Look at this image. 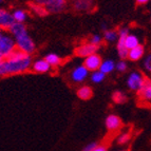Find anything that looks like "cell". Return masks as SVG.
<instances>
[{
    "label": "cell",
    "mask_w": 151,
    "mask_h": 151,
    "mask_svg": "<svg viewBox=\"0 0 151 151\" xmlns=\"http://www.w3.org/2000/svg\"><path fill=\"white\" fill-rule=\"evenodd\" d=\"M144 68L146 71L151 73V53H149L144 58Z\"/></svg>",
    "instance_id": "cell-28"
},
{
    "label": "cell",
    "mask_w": 151,
    "mask_h": 151,
    "mask_svg": "<svg viewBox=\"0 0 151 151\" xmlns=\"http://www.w3.org/2000/svg\"><path fill=\"white\" fill-rule=\"evenodd\" d=\"M95 8L94 0H73L72 9L78 13L92 12Z\"/></svg>",
    "instance_id": "cell-6"
},
{
    "label": "cell",
    "mask_w": 151,
    "mask_h": 151,
    "mask_svg": "<svg viewBox=\"0 0 151 151\" xmlns=\"http://www.w3.org/2000/svg\"><path fill=\"white\" fill-rule=\"evenodd\" d=\"M142 101H151V81L146 78L141 90L137 92Z\"/></svg>",
    "instance_id": "cell-15"
},
{
    "label": "cell",
    "mask_w": 151,
    "mask_h": 151,
    "mask_svg": "<svg viewBox=\"0 0 151 151\" xmlns=\"http://www.w3.org/2000/svg\"><path fill=\"white\" fill-rule=\"evenodd\" d=\"M32 57L16 49L9 57L3 58L0 63V76L21 74L31 69Z\"/></svg>",
    "instance_id": "cell-1"
},
{
    "label": "cell",
    "mask_w": 151,
    "mask_h": 151,
    "mask_svg": "<svg viewBox=\"0 0 151 151\" xmlns=\"http://www.w3.org/2000/svg\"><path fill=\"white\" fill-rule=\"evenodd\" d=\"M16 50V43L8 30L0 29V56L6 58Z\"/></svg>",
    "instance_id": "cell-3"
},
{
    "label": "cell",
    "mask_w": 151,
    "mask_h": 151,
    "mask_svg": "<svg viewBox=\"0 0 151 151\" xmlns=\"http://www.w3.org/2000/svg\"><path fill=\"white\" fill-rule=\"evenodd\" d=\"M104 39L107 42H114L119 39V32L115 30H106L104 31Z\"/></svg>",
    "instance_id": "cell-20"
},
{
    "label": "cell",
    "mask_w": 151,
    "mask_h": 151,
    "mask_svg": "<svg viewBox=\"0 0 151 151\" xmlns=\"http://www.w3.org/2000/svg\"><path fill=\"white\" fill-rule=\"evenodd\" d=\"M150 0H135V2L137 3V4H141V5H143V4H146V3H148Z\"/></svg>",
    "instance_id": "cell-32"
},
{
    "label": "cell",
    "mask_w": 151,
    "mask_h": 151,
    "mask_svg": "<svg viewBox=\"0 0 151 151\" xmlns=\"http://www.w3.org/2000/svg\"><path fill=\"white\" fill-rule=\"evenodd\" d=\"M96 146H97V143H95V142L90 143V144H88L87 146H85V148L83 149V151H93V149L95 148Z\"/></svg>",
    "instance_id": "cell-29"
},
{
    "label": "cell",
    "mask_w": 151,
    "mask_h": 151,
    "mask_svg": "<svg viewBox=\"0 0 151 151\" xmlns=\"http://www.w3.org/2000/svg\"><path fill=\"white\" fill-rule=\"evenodd\" d=\"M15 22L13 18L12 13L4 9L0 8V29L1 30H8L11 28V25Z\"/></svg>",
    "instance_id": "cell-11"
},
{
    "label": "cell",
    "mask_w": 151,
    "mask_h": 151,
    "mask_svg": "<svg viewBox=\"0 0 151 151\" xmlns=\"http://www.w3.org/2000/svg\"><path fill=\"white\" fill-rule=\"evenodd\" d=\"M131 139V134L130 133H122L121 135L117 137V142H119V145H125V144H128Z\"/></svg>",
    "instance_id": "cell-25"
},
{
    "label": "cell",
    "mask_w": 151,
    "mask_h": 151,
    "mask_svg": "<svg viewBox=\"0 0 151 151\" xmlns=\"http://www.w3.org/2000/svg\"><path fill=\"white\" fill-rule=\"evenodd\" d=\"M9 32L11 33V35L13 36L14 40H15L17 50L21 51L25 54H29V55L35 52V42L31 38V36L29 35L24 23L14 22L11 25V28L9 29Z\"/></svg>",
    "instance_id": "cell-2"
},
{
    "label": "cell",
    "mask_w": 151,
    "mask_h": 151,
    "mask_svg": "<svg viewBox=\"0 0 151 151\" xmlns=\"http://www.w3.org/2000/svg\"><path fill=\"white\" fill-rule=\"evenodd\" d=\"M3 1H4V0H0V3H2Z\"/></svg>",
    "instance_id": "cell-34"
},
{
    "label": "cell",
    "mask_w": 151,
    "mask_h": 151,
    "mask_svg": "<svg viewBox=\"0 0 151 151\" xmlns=\"http://www.w3.org/2000/svg\"><path fill=\"white\" fill-rule=\"evenodd\" d=\"M103 40H104V38L101 37V36H99V35H93V36H91L89 42L92 43L93 45H96V47H99V45H101V43H103Z\"/></svg>",
    "instance_id": "cell-26"
},
{
    "label": "cell",
    "mask_w": 151,
    "mask_h": 151,
    "mask_svg": "<svg viewBox=\"0 0 151 151\" xmlns=\"http://www.w3.org/2000/svg\"><path fill=\"white\" fill-rule=\"evenodd\" d=\"M77 96L83 101H88L93 96V90L89 86H81V88L77 90Z\"/></svg>",
    "instance_id": "cell-16"
},
{
    "label": "cell",
    "mask_w": 151,
    "mask_h": 151,
    "mask_svg": "<svg viewBox=\"0 0 151 151\" xmlns=\"http://www.w3.org/2000/svg\"><path fill=\"white\" fill-rule=\"evenodd\" d=\"M31 69H32V71L36 72V73L43 74V73L50 72L52 67H51V65L45 60V58H43V59H37V60H35L34 63H32Z\"/></svg>",
    "instance_id": "cell-13"
},
{
    "label": "cell",
    "mask_w": 151,
    "mask_h": 151,
    "mask_svg": "<svg viewBox=\"0 0 151 151\" xmlns=\"http://www.w3.org/2000/svg\"><path fill=\"white\" fill-rule=\"evenodd\" d=\"M65 8H67V0H51L50 3L45 6L48 14H58L65 11Z\"/></svg>",
    "instance_id": "cell-10"
},
{
    "label": "cell",
    "mask_w": 151,
    "mask_h": 151,
    "mask_svg": "<svg viewBox=\"0 0 151 151\" xmlns=\"http://www.w3.org/2000/svg\"><path fill=\"white\" fill-rule=\"evenodd\" d=\"M30 9H31V11L35 14V15L40 16V17H45V16L48 15V12H47V10L43 8L42 5H39V4H37V3H34V2L31 3Z\"/></svg>",
    "instance_id": "cell-21"
},
{
    "label": "cell",
    "mask_w": 151,
    "mask_h": 151,
    "mask_svg": "<svg viewBox=\"0 0 151 151\" xmlns=\"http://www.w3.org/2000/svg\"><path fill=\"white\" fill-rule=\"evenodd\" d=\"M119 151H128V150H119Z\"/></svg>",
    "instance_id": "cell-35"
},
{
    "label": "cell",
    "mask_w": 151,
    "mask_h": 151,
    "mask_svg": "<svg viewBox=\"0 0 151 151\" xmlns=\"http://www.w3.org/2000/svg\"><path fill=\"white\" fill-rule=\"evenodd\" d=\"M93 151H108V148H107L105 145H97V146L93 149Z\"/></svg>",
    "instance_id": "cell-31"
},
{
    "label": "cell",
    "mask_w": 151,
    "mask_h": 151,
    "mask_svg": "<svg viewBox=\"0 0 151 151\" xmlns=\"http://www.w3.org/2000/svg\"><path fill=\"white\" fill-rule=\"evenodd\" d=\"M129 34V30L127 28H122L119 31V39H117V53L122 59H126L128 56V50L125 47V38Z\"/></svg>",
    "instance_id": "cell-5"
},
{
    "label": "cell",
    "mask_w": 151,
    "mask_h": 151,
    "mask_svg": "<svg viewBox=\"0 0 151 151\" xmlns=\"http://www.w3.org/2000/svg\"><path fill=\"white\" fill-rule=\"evenodd\" d=\"M2 59H3V58L1 57V56H0V63H1V61H2Z\"/></svg>",
    "instance_id": "cell-33"
},
{
    "label": "cell",
    "mask_w": 151,
    "mask_h": 151,
    "mask_svg": "<svg viewBox=\"0 0 151 151\" xmlns=\"http://www.w3.org/2000/svg\"><path fill=\"white\" fill-rule=\"evenodd\" d=\"M12 15H13V18H14V21H15V22L23 23L27 19H28V14H27V12L23 10H20V9L14 11V12L12 13Z\"/></svg>",
    "instance_id": "cell-19"
},
{
    "label": "cell",
    "mask_w": 151,
    "mask_h": 151,
    "mask_svg": "<svg viewBox=\"0 0 151 151\" xmlns=\"http://www.w3.org/2000/svg\"><path fill=\"white\" fill-rule=\"evenodd\" d=\"M98 47L96 45H93L92 43L88 42L86 43H83V45H78L77 48L75 49V55H77L78 57H83L86 58L88 56L92 55V54L96 53V51H97Z\"/></svg>",
    "instance_id": "cell-8"
},
{
    "label": "cell",
    "mask_w": 151,
    "mask_h": 151,
    "mask_svg": "<svg viewBox=\"0 0 151 151\" xmlns=\"http://www.w3.org/2000/svg\"><path fill=\"white\" fill-rule=\"evenodd\" d=\"M105 78H106V74H104L103 72L99 70L94 71V72H92V74H91V81L95 83H101V81H105Z\"/></svg>",
    "instance_id": "cell-23"
},
{
    "label": "cell",
    "mask_w": 151,
    "mask_h": 151,
    "mask_svg": "<svg viewBox=\"0 0 151 151\" xmlns=\"http://www.w3.org/2000/svg\"><path fill=\"white\" fill-rule=\"evenodd\" d=\"M115 70V63L111 59H107V60L101 61V65L99 67V71H101L104 74H109L111 72H113Z\"/></svg>",
    "instance_id": "cell-17"
},
{
    "label": "cell",
    "mask_w": 151,
    "mask_h": 151,
    "mask_svg": "<svg viewBox=\"0 0 151 151\" xmlns=\"http://www.w3.org/2000/svg\"><path fill=\"white\" fill-rule=\"evenodd\" d=\"M45 60L51 65V67H57L61 63V58L54 53H50L45 57Z\"/></svg>",
    "instance_id": "cell-22"
},
{
    "label": "cell",
    "mask_w": 151,
    "mask_h": 151,
    "mask_svg": "<svg viewBox=\"0 0 151 151\" xmlns=\"http://www.w3.org/2000/svg\"><path fill=\"white\" fill-rule=\"evenodd\" d=\"M145 54V49H144L143 45H139L135 48L131 49V50L128 51V56L127 58L130 59L131 61H139V59H142Z\"/></svg>",
    "instance_id": "cell-14"
},
{
    "label": "cell",
    "mask_w": 151,
    "mask_h": 151,
    "mask_svg": "<svg viewBox=\"0 0 151 151\" xmlns=\"http://www.w3.org/2000/svg\"><path fill=\"white\" fill-rule=\"evenodd\" d=\"M105 125H106V128L109 132H115V131L121 129L122 121L119 116L115 115V114H110V115L107 116Z\"/></svg>",
    "instance_id": "cell-12"
},
{
    "label": "cell",
    "mask_w": 151,
    "mask_h": 151,
    "mask_svg": "<svg viewBox=\"0 0 151 151\" xmlns=\"http://www.w3.org/2000/svg\"><path fill=\"white\" fill-rule=\"evenodd\" d=\"M139 45V40L137 36L133 35V34H128L125 38V47L127 48V50H131V49L135 48Z\"/></svg>",
    "instance_id": "cell-18"
},
{
    "label": "cell",
    "mask_w": 151,
    "mask_h": 151,
    "mask_svg": "<svg viewBox=\"0 0 151 151\" xmlns=\"http://www.w3.org/2000/svg\"><path fill=\"white\" fill-rule=\"evenodd\" d=\"M88 75H89L88 69H87L83 65H81L75 67V68L72 70L70 77L73 83H83V81H86Z\"/></svg>",
    "instance_id": "cell-7"
},
{
    "label": "cell",
    "mask_w": 151,
    "mask_h": 151,
    "mask_svg": "<svg viewBox=\"0 0 151 151\" xmlns=\"http://www.w3.org/2000/svg\"><path fill=\"white\" fill-rule=\"evenodd\" d=\"M127 68H128V65H127V63L124 60V59H122V60H119L117 63H115V70H117L119 72H121V73L127 71Z\"/></svg>",
    "instance_id": "cell-27"
},
{
    "label": "cell",
    "mask_w": 151,
    "mask_h": 151,
    "mask_svg": "<svg viewBox=\"0 0 151 151\" xmlns=\"http://www.w3.org/2000/svg\"><path fill=\"white\" fill-rule=\"evenodd\" d=\"M145 81H146V77L141 72L134 71V72L129 74L128 78H127V87L129 88V90L139 92L143 87Z\"/></svg>",
    "instance_id": "cell-4"
},
{
    "label": "cell",
    "mask_w": 151,
    "mask_h": 151,
    "mask_svg": "<svg viewBox=\"0 0 151 151\" xmlns=\"http://www.w3.org/2000/svg\"><path fill=\"white\" fill-rule=\"evenodd\" d=\"M101 57L98 54L94 53L92 55L88 56V57L85 58V61H83V65L88 69L89 72H94L96 70H99V67L101 65Z\"/></svg>",
    "instance_id": "cell-9"
},
{
    "label": "cell",
    "mask_w": 151,
    "mask_h": 151,
    "mask_svg": "<svg viewBox=\"0 0 151 151\" xmlns=\"http://www.w3.org/2000/svg\"><path fill=\"white\" fill-rule=\"evenodd\" d=\"M50 1L51 0H33V2L34 3H37V4H39V5H42L43 8H45L48 3H50Z\"/></svg>",
    "instance_id": "cell-30"
},
{
    "label": "cell",
    "mask_w": 151,
    "mask_h": 151,
    "mask_svg": "<svg viewBox=\"0 0 151 151\" xmlns=\"http://www.w3.org/2000/svg\"><path fill=\"white\" fill-rule=\"evenodd\" d=\"M112 98H113V101H115L116 104H124L127 101V95L124 92H122V91H116V92H114L113 93V96H112Z\"/></svg>",
    "instance_id": "cell-24"
}]
</instances>
